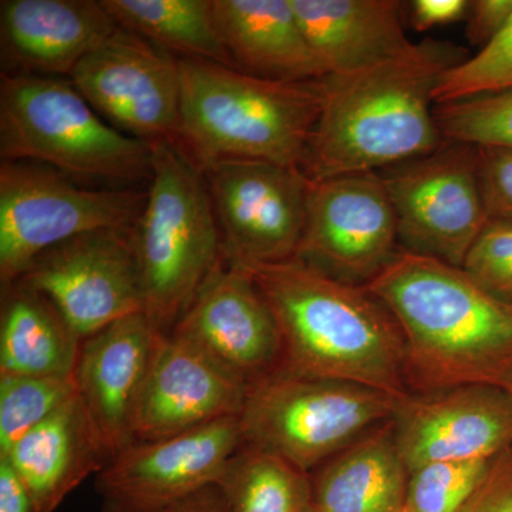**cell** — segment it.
Segmentation results:
<instances>
[{
    "mask_svg": "<svg viewBox=\"0 0 512 512\" xmlns=\"http://www.w3.org/2000/svg\"><path fill=\"white\" fill-rule=\"evenodd\" d=\"M467 59L464 47L426 39L365 69L323 77L322 110L303 165L309 180L380 173L439 150L446 140L434 117V90Z\"/></svg>",
    "mask_w": 512,
    "mask_h": 512,
    "instance_id": "obj_1",
    "label": "cell"
},
{
    "mask_svg": "<svg viewBox=\"0 0 512 512\" xmlns=\"http://www.w3.org/2000/svg\"><path fill=\"white\" fill-rule=\"evenodd\" d=\"M366 288L402 329L410 393L467 384L504 389L512 376V303L463 268L406 249Z\"/></svg>",
    "mask_w": 512,
    "mask_h": 512,
    "instance_id": "obj_2",
    "label": "cell"
},
{
    "mask_svg": "<svg viewBox=\"0 0 512 512\" xmlns=\"http://www.w3.org/2000/svg\"><path fill=\"white\" fill-rule=\"evenodd\" d=\"M241 265L251 271L278 325L281 369L409 396L402 329L375 293L298 259Z\"/></svg>",
    "mask_w": 512,
    "mask_h": 512,
    "instance_id": "obj_3",
    "label": "cell"
},
{
    "mask_svg": "<svg viewBox=\"0 0 512 512\" xmlns=\"http://www.w3.org/2000/svg\"><path fill=\"white\" fill-rule=\"evenodd\" d=\"M180 127L175 146L204 170L224 160L301 167L320 110L322 80L261 79L207 60L178 59Z\"/></svg>",
    "mask_w": 512,
    "mask_h": 512,
    "instance_id": "obj_4",
    "label": "cell"
},
{
    "mask_svg": "<svg viewBox=\"0 0 512 512\" xmlns=\"http://www.w3.org/2000/svg\"><path fill=\"white\" fill-rule=\"evenodd\" d=\"M0 157L72 180L140 184L153 175V146L101 119L69 77L2 74Z\"/></svg>",
    "mask_w": 512,
    "mask_h": 512,
    "instance_id": "obj_5",
    "label": "cell"
},
{
    "mask_svg": "<svg viewBox=\"0 0 512 512\" xmlns=\"http://www.w3.org/2000/svg\"><path fill=\"white\" fill-rule=\"evenodd\" d=\"M153 146V175L133 231L144 316L168 335L224 261L210 190L201 168L173 143Z\"/></svg>",
    "mask_w": 512,
    "mask_h": 512,
    "instance_id": "obj_6",
    "label": "cell"
},
{
    "mask_svg": "<svg viewBox=\"0 0 512 512\" xmlns=\"http://www.w3.org/2000/svg\"><path fill=\"white\" fill-rule=\"evenodd\" d=\"M402 400L362 384L279 369L249 387L239 414L242 439L313 473L392 420Z\"/></svg>",
    "mask_w": 512,
    "mask_h": 512,
    "instance_id": "obj_7",
    "label": "cell"
},
{
    "mask_svg": "<svg viewBox=\"0 0 512 512\" xmlns=\"http://www.w3.org/2000/svg\"><path fill=\"white\" fill-rule=\"evenodd\" d=\"M147 191L79 187L47 165H0V284L22 278L37 256L87 232L133 231Z\"/></svg>",
    "mask_w": 512,
    "mask_h": 512,
    "instance_id": "obj_8",
    "label": "cell"
},
{
    "mask_svg": "<svg viewBox=\"0 0 512 512\" xmlns=\"http://www.w3.org/2000/svg\"><path fill=\"white\" fill-rule=\"evenodd\" d=\"M402 249L461 268L487 224L478 147L446 141L429 156L380 171Z\"/></svg>",
    "mask_w": 512,
    "mask_h": 512,
    "instance_id": "obj_9",
    "label": "cell"
},
{
    "mask_svg": "<svg viewBox=\"0 0 512 512\" xmlns=\"http://www.w3.org/2000/svg\"><path fill=\"white\" fill-rule=\"evenodd\" d=\"M217 215L225 259L278 264L298 254L311 180L303 168L224 160L202 170Z\"/></svg>",
    "mask_w": 512,
    "mask_h": 512,
    "instance_id": "obj_10",
    "label": "cell"
},
{
    "mask_svg": "<svg viewBox=\"0 0 512 512\" xmlns=\"http://www.w3.org/2000/svg\"><path fill=\"white\" fill-rule=\"evenodd\" d=\"M396 212L380 173L312 181L296 258L346 284L367 286L400 251Z\"/></svg>",
    "mask_w": 512,
    "mask_h": 512,
    "instance_id": "obj_11",
    "label": "cell"
},
{
    "mask_svg": "<svg viewBox=\"0 0 512 512\" xmlns=\"http://www.w3.org/2000/svg\"><path fill=\"white\" fill-rule=\"evenodd\" d=\"M133 231L103 229L69 239L37 256L19 279L52 302L77 338H89L144 312Z\"/></svg>",
    "mask_w": 512,
    "mask_h": 512,
    "instance_id": "obj_12",
    "label": "cell"
},
{
    "mask_svg": "<svg viewBox=\"0 0 512 512\" xmlns=\"http://www.w3.org/2000/svg\"><path fill=\"white\" fill-rule=\"evenodd\" d=\"M69 79L101 119L121 133L148 144L177 141L180 62L143 37L119 26Z\"/></svg>",
    "mask_w": 512,
    "mask_h": 512,
    "instance_id": "obj_13",
    "label": "cell"
},
{
    "mask_svg": "<svg viewBox=\"0 0 512 512\" xmlns=\"http://www.w3.org/2000/svg\"><path fill=\"white\" fill-rule=\"evenodd\" d=\"M244 444L239 416L180 436L137 441L96 476L103 512H170L202 488L218 483Z\"/></svg>",
    "mask_w": 512,
    "mask_h": 512,
    "instance_id": "obj_14",
    "label": "cell"
},
{
    "mask_svg": "<svg viewBox=\"0 0 512 512\" xmlns=\"http://www.w3.org/2000/svg\"><path fill=\"white\" fill-rule=\"evenodd\" d=\"M168 335L248 387L274 375L284 360L278 325L254 276L225 256Z\"/></svg>",
    "mask_w": 512,
    "mask_h": 512,
    "instance_id": "obj_15",
    "label": "cell"
},
{
    "mask_svg": "<svg viewBox=\"0 0 512 512\" xmlns=\"http://www.w3.org/2000/svg\"><path fill=\"white\" fill-rule=\"evenodd\" d=\"M392 424L409 473L441 461L494 460L512 448V394L490 384L410 393Z\"/></svg>",
    "mask_w": 512,
    "mask_h": 512,
    "instance_id": "obj_16",
    "label": "cell"
},
{
    "mask_svg": "<svg viewBox=\"0 0 512 512\" xmlns=\"http://www.w3.org/2000/svg\"><path fill=\"white\" fill-rule=\"evenodd\" d=\"M163 333L144 313L127 316L82 340L74 380L110 460L134 439L141 393Z\"/></svg>",
    "mask_w": 512,
    "mask_h": 512,
    "instance_id": "obj_17",
    "label": "cell"
},
{
    "mask_svg": "<svg viewBox=\"0 0 512 512\" xmlns=\"http://www.w3.org/2000/svg\"><path fill=\"white\" fill-rule=\"evenodd\" d=\"M248 392L190 345L164 335L138 403L134 439H170L239 416Z\"/></svg>",
    "mask_w": 512,
    "mask_h": 512,
    "instance_id": "obj_18",
    "label": "cell"
},
{
    "mask_svg": "<svg viewBox=\"0 0 512 512\" xmlns=\"http://www.w3.org/2000/svg\"><path fill=\"white\" fill-rule=\"evenodd\" d=\"M117 29L101 0H2V74L70 77Z\"/></svg>",
    "mask_w": 512,
    "mask_h": 512,
    "instance_id": "obj_19",
    "label": "cell"
},
{
    "mask_svg": "<svg viewBox=\"0 0 512 512\" xmlns=\"http://www.w3.org/2000/svg\"><path fill=\"white\" fill-rule=\"evenodd\" d=\"M0 457L22 478L35 512H55L67 495L110 461L79 394Z\"/></svg>",
    "mask_w": 512,
    "mask_h": 512,
    "instance_id": "obj_20",
    "label": "cell"
},
{
    "mask_svg": "<svg viewBox=\"0 0 512 512\" xmlns=\"http://www.w3.org/2000/svg\"><path fill=\"white\" fill-rule=\"evenodd\" d=\"M215 25L235 69L274 82L326 77L292 0H212Z\"/></svg>",
    "mask_w": 512,
    "mask_h": 512,
    "instance_id": "obj_21",
    "label": "cell"
},
{
    "mask_svg": "<svg viewBox=\"0 0 512 512\" xmlns=\"http://www.w3.org/2000/svg\"><path fill=\"white\" fill-rule=\"evenodd\" d=\"M396 0H292L326 76L365 69L400 55L412 42Z\"/></svg>",
    "mask_w": 512,
    "mask_h": 512,
    "instance_id": "obj_22",
    "label": "cell"
},
{
    "mask_svg": "<svg viewBox=\"0 0 512 512\" xmlns=\"http://www.w3.org/2000/svg\"><path fill=\"white\" fill-rule=\"evenodd\" d=\"M313 512H404L409 470L392 420L316 468Z\"/></svg>",
    "mask_w": 512,
    "mask_h": 512,
    "instance_id": "obj_23",
    "label": "cell"
},
{
    "mask_svg": "<svg viewBox=\"0 0 512 512\" xmlns=\"http://www.w3.org/2000/svg\"><path fill=\"white\" fill-rule=\"evenodd\" d=\"M82 340L32 286H2L0 375L74 376Z\"/></svg>",
    "mask_w": 512,
    "mask_h": 512,
    "instance_id": "obj_24",
    "label": "cell"
},
{
    "mask_svg": "<svg viewBox=\"0 0 512 512\" xmlns=\"http://www.w3.org/2000/svg\"><path fill=\"white\" fill-rule=\"evenodd\" d=\"M120 28L177 59L234 67L217 25L212 0H101Z\"/></svg>",
    "mask_w": 512,
    "mask_h": 512,
    "instance_id": "obj_25",
    "label": "cell"
},
{
    "mask_svg": "<svg viewBox=\"0 0 512 512\" xmlns=\"http://www.w3.org/2000/svg\"><path fill=\"white\" fill-rule=\"evenodd\" d=\"M229 512H313L311 473L242 444L217 483Z\"/></svg>",
    "mask_w": 512,
    "mask_h": 512,
    "instance_id": "obj_26",
    "label": "cell"
},
{
    "mask_svg": "<svg viewBox=\"0 0 512 512\" xmlns=\"http://www.w3.org/2000/svg\"><path fill=\"white\" fill-rule=\"evenodd\" d=\"M76 394L74 376L0 375V456Z\"/></svg>",
    "mask_w": 512,
    "mask_h": 512,
    "instance_id": "obj_27",
    "label": "cell"
},
{
    "mask_svg": "<svg viewBox=\"0 0 512 512\" xmlns=\"http://www.w3.org/2000/svg\"><path fill=\"white\" fill-rule=\"evenodd\" d=\"M446 141L512 150V90L434 107Z\"/></svg>",
    "mask_w": 512,
    "mask_h": 512,
    "instance_id": "obj_28",
    "label": "cell"
},
{
    "mask_svg": "<svg viewBox=\"0 0 512 512\" xmlns=\"http://www.w3.org/2000/svg\"><path fill=\"white\" fill-rule=\"evenodd\" d=\"M494 460L441 461L416 468L409 473L404 512H457L476 493Z\"/></svg>",
    "mask_w": 512,
    "mask_h": 512,
    "instance_id": "obj_29",
    "label": "cell"
},
{
    "mask_svg": "<svg viewBox=\"0 0 512 512\" xmlns=\"http://www.w3.org/2000/svg\"><path fill=\"white\" fill-rule=\"evenodd\" d=\"M512 90V16L504 29L474 57L443 74L436 106Z\"/></svg>",
    "mask_w": 512,
    "mask_h": 512,
    "instance_id": "obj_30",
    "label": "cell"
},
{
    "mask_svg": "<svg viewBox=\"0 0 512 512\" xmlns=\"http://www.w3.org/2000/svg\"><path fill=\"white\" fill-rule=\"evenodd\" d=\"M461 268L495 298L512 303V221L488 220Z\"/></svg>",
    "mask_w": 512,
    "mask_h": 512,
    "instance_id": "obj_31",
    "label": "cell"
},
{
    "mask_svg": "<svg viewBox=\"0 0 512 512\" xmlns=\"http://www.w3.org/2000/svg\"><path fill=\"white\" fill-rule=\"evenodd\" d=\"M478 174L488 218L512 221V150L478 147Z\"/></svg>",
    "mask_w": 512,
    "mask_h": 512,
    "instance_id": "obj_32",
    "label": "cell"
},
{
    "mask_svg": "<svg viewBox=\"0 0 512 512\" xmlns=\"http://www.w3.org/2000/svg\"><path fill=\"white\" fill-rule=\"evenodd\" d=\"M457 512H512V448L495 458L476 493Z\"/></svg>",
    "mask_w": 512,
    "mask_h": 512,
    "instance_id": "obj_33",
    "label": "cell"
},
{
    "mask_svg": "<svg viewBox=\"0 0 512 512\" xmlns=\"http://www.w3.org/2000/svg\"><path fill=\"white\" fill-rule=\"evenodd\" d=\"M512 16V0H474L467 13L466 35L474 46L484 47L494 39Z\"/></svg>",
    "mask_w": 512,
    "mask_h": 512,
    "instance_id": "obj_34",
    "label": "cell"
},
{
    "mask_svg": "<svg viewBox=\"0 0 512 512\" xmlns=\"http://www.w3.org/2000/svg\"><path fill=\"white\" fill-rule=\"evenodd\" d=\"M468 0H414L410 6V22L419 32L434 26L450 25L467 18Z\"/></svg>",
    "mask_w": 512,
    "mask_h": 512,
    "instance_id": "obj_35",
    "label": "cell"
},
{
    "mask_svg": "<svg viewBox=\"0 0 512 512\" xmlns=\"http://www.w3.org/2000/svg\"><path fill=\"white\" fill-rule=\"evenodd\" d=\"M0 512H35L28 488L3 457H0Z\"/></svg>",
    "mask_w": 512,
    "mask_h": 512,
    "instance_id": "obj_36",
    "label": "cell"
},
{
    "mask_svg": "<svg viewBox=\"0 0 512 512\" xmlns=\"http://www.w3.org/2000/svg\"><path fill=\"white\" fill-rule=\"evenodd\" d=\"M170 512H229V508L220 487L214 484L185 498Z\"/></svg>",
    "mask_w": 512,
    "mask_h": 512,
    "instance_id": "obj_37",
    "label": "cell"
},
{
    "mask_svg": "<svg viewBox=\"0 0 512 512\" xmlns=\"http://www.w3.org/2000/svg\"><path fill=\"white\" fill-rule=\"evenodd\" d=\"M504 389L507 390L508 393L512 394V376L510 380H508L507 384H505Z\"/></svg>",
    "mask_w": 512,
    "mask_h": 512,
    "instance_id": "obj_38",
    "label": "cell"
}]
</instances>
